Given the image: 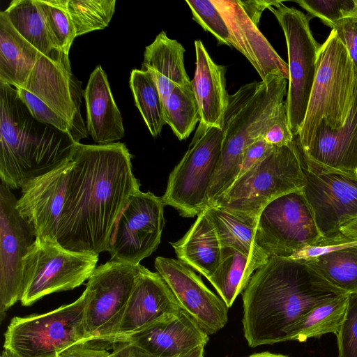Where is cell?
<instances>
[{
  "label": "cell",
  "mask_w": 357,
  "mask_h": 357,
  "mask_svg": "<svg viewBox=\"0 0 357 357\" xmlns=\"http://www.w3.org/2000/svg\"><path fill=\"white\" fill-rule=\"evenodd\" d=\"M72 167L71 160L49 173L26 181L21 187L16 208L33 230L37 240L57 241L58 226Z\"/></svg>",
  "instance_id": "cell-18"
},
{
  "label": "cell",
  "mask_w": 357,
  "mask_h": 357,
  "mask_svg": "<svg viewBox=\"0 0 357 357\" xmlns=\"http://www.w3.org/2000/svg\"><path fill=\"white\" fill-rule=\"evenodd\" d=\"M84 97L88 133L93 141L98 144H107L123 138V119L101 66L91 73Z\"/></svg>",
  "instance_id": "cell-25"
},
{
  "label": "cell",
  "mask_w": 357,
  "mask_h": 357,
  "mask_svg": "<svg viewBox=\"0 0 357 357\" xmlns=\"http://www.w3.org/2000/svg\"><path fill=\"white\" fill-rule=\"evenodd\" d=\"M335 335L337 357H357V294L349 296L346 314Z\"/></svg>",
  "instance_id": "cell-39"
},
{
  "label": "cell",
  "mask_w": 357,
  "mask_h": 357,
  "mask_svg": "<svg viewBox=\"0 0 357 357\" xmlns=\"http://www.w3.org/2000/svg\"><path fill=\"white\" fill-rule=\"evenodd\" d=\"M230 31L234 48L255 68L261 81L278 76L289 80V67L257 26L245 13L238 0H212Z\"/></svg>",
  "instance_id": "cell-20"
},
{
  "label": "cell",
  "mask_w": 357,
  "mask_h": 357,
  "mask_svg": "<svg viewBox=\"0 0 357 357\" xmlns=\"http://www.w3.org/2000/svg\"><path fill=\"white\" fill-rule=\"evenodd\" d=\"M161 197L140 190L133 192L112 227L106 251L110 261L139 264L158 247L165 225Z\"/></svg>",
  "instance_id": "cell-14"
},
{
  "label": "cell",
  "mask_w": 357,
  "mask_h": 357,
  "mask_svg": "<svg viewBox=\"0 0 357 357\" xmlns=\"http://www.w3.org/2000/svg\"><path fill=\"white\" fill-rule=\"evenodd\" d=\"M130 87L135 105L153 137L159 135L165 123L164 103L153 75L144 70L131 71Z\"/></svg>",
  "instance_id": "cell-32"
},
{
  "label": "cell",
  "mask_w": 357,
  "mask_h": 357,
  "mask_svg": "<svg viewBox=\"0 0 357 357\" xmlns=\"http://www.w3.org/2000/svg\"><path fill=\"white\" fill-rule=\"evenodd\" d=\"M41 53L0 13V82L24 88Z\"/></svg>",
  "instance_id": "cell-28"
},
{
  "label": "cell",
  "mask_w": 357,
  "mask_h": 357,
  "mask_svg": "<svg viewBox=\"0 0 357 357\" xmlns=\"http://www.w3.org/2000/svg\"><path fill=\"white\" fill-rule=\"evenodd\" d=\"M208 340V335L182 309L119 341L130 342L158 357H178Z\"/></svg>",
  "instance_id": "cell-21"
},
{
  "label": "cell",
  "mask_w": 357,
  "mask_h": 357,
  "mask_svg": "<svg viewBox=\"0 0 357 357\" xmlns=\"http://www.w3.org/2000/svg\"><path fill=\"white\" fill-rule=\"evenodd\" d=\"M17 90L20 99L35 119L69 135L73 139L72 128L66 120L27 90L22 88H18Z\"/></svg>",
  "instance_id": "cell-40"
},
{
  "label": "cell",
  "mask_w": 357,
  "mask_h": 357,
  "mask_svg": "<svg viewBox=\"0 0 357 357\" xmlns=\"http://www.w3.org/2000/svg\"><path fill=\"white\" fill-rule=\"evenodd\" d=\"M223 132L199 122L188 149L169 174L162 197L165 206L185 218L207 206V195L220 158Z\"/></svg>",
  "instance_id": "cell-8"
},
{
  "label": "cell",
  "mask_w": 357,
  "mask_h": 357,
  "mask_svg": "<svg viewBox=\"0 0 357 357\" xmlns=\"http://www.w3.org/2000/svg\"><path fill=\"white\" fill-rule=\"evenodd\" d=\"M261 267L250 257L231 248H222L221 261L207 280L229 308L247 287L254 271Z\"/></svg>",
  "instance_id": "cell-30"
},
{
  "label": "cell",
  "mask_w": 357,
  "mask_h": 357,
  "mask_svg": "<svg viewBox=\"0 0 357 357\" xmlns=\"http://www.w3.org/2000/svg\"><path fill=\"white\" fill-rule=\"evenodd\" d=\"M248 357H288L282 354H271L269 352H261L258 354H252Z\"/></svg>",
  "instance_id": "cell-49"
},
{
  "label": "cell",
  "mask_w": 357,
  "mask_h": 357,
  "mask_svg": "<svg viewBox=\"0 0 357 357\" xmlns=\"http://www.w3.org/2000/svg\"><path fill=\"white\" fill-rule=\"evenodd\" d=\"M206 209L222 248L235 249L261 266L268 261L270 257L255 242L258 219L239 217L212 205H208Z\"/></svg>",
  "instance_id": "cell-29"
},
{
  "label": "cell",
  "mask_w": 357,
  "mask_h": 357,
  "mask_svg": "<svg viewBox=\"0 0 357 357\" xmlns=\"http://www.w3.org/2000/svg\"><path fill=\"white\" fill-rule=\"evenodd\" d=\"M1 357H18L17 355H15L13 352L11 351L3 349V350L1 352Z\"/></svg>",
  "instance_id": "cell-51"
},
{
  "label": "cell",
  "mask_w": 357,
  "mask_h": 357,
  "mask_svg": "<svg viewBox=\"0 0 357 357\" xmlns=\"http://www.w3.org/2000/svg\"><path fill=\"white\" fill-rule=\"evenodd\" d=\"M78 143L35 119L16 88L0 82V178L8 188L70 162Z\"/></svg>",
  "instance_id": "cell-3"
},
{
  "label": "cell",
  "mask_w": 357,
  "mask_h": 357,
  "mask_svg": "<svg viewBox=\"0 0 357 357\" xmlns=\"http://www.w3.org/2000/svg\"><path fill=\"white\" fill-rule=\"evenodd\" d=\"M115 0H68L67 8L76 36L103 29L115 10Z\"/></svg>",
  "instance_id": "cell-36"
},
{
  "label": "cell",
  "mask_w": 357,
  "mask_h": 357,
  "mask_svg": "<svg viewBox=\"0 0 357 357\" xmlns=\"http://www.w3.org/2000/svg\"><path fill=\"white\" fill-rule=\"evenodd\" d=\"M341 234L344 240L357 241V216L341 228Z\"/></svg>",
  "instance_id": "cell-47"
},
{
  "label": "cell",
  "mask_w": 357,
  "mask_h": 357,
  "mask_svg": "<svg viewBox=\"0 0 357 357\" xmlns=\"http://www.w3.org/2000/svg\"><path fill=\"white\" fill-rule=\"evenodd\" d=\"M181 310L162 276L141 266L119 326L109 344L168 318Z\"/></svg>",
  "instance_id": "cell-19"
},
{
  "label": "cell",
  "mask_w": 357,
  "mask_h": 357,
  "mask_svg": "<svg viewBox=\"0 0 357 357\" xmlns=\"http://www.w3.org/2000/svg\"><path fill=\"white\" fill-rule=\"evenodd\" d=\"M125 144L78 143L72 158L56 240L63 248L99 255L114 223L140 183Z\"/></svg>",
  "instance_id": "cell-1"
},
{
  "label": "cell",
  "mask_w": 357,
  "mask_h": 357,
  "mask_svg": "<svg viewBox=\"0 0 357 357\" xmlns=\"http://www.w3.org/2000/svg\"><path fill=\"white\" fill-rule=\"evenodd\" d=\"M301 154L306 180L302 190L321 241L345 242L341 228L357 216V174L321 166L305 157L301 148Z\"/></svg>",
  "instance_id": "cell-11"
},
{
  "label": "cell",
  "mask_w": 357,
  "mask_h": 357,
  "mask_svg": "<svg viewBox=\"0 0 357 357\" xmlns=\"http://www.w3.org/2000/svg\"><path fill=\"white\" fill-rule=\"evenodd\" d=\"M289 258L304 261L335 295L357 294V241L320 242Z\"/></svg>",
  "instance_id": "cell-22"
},
{
  "label": "cell",
  "mask_w": 357,
  "mask_h": 357,
  "mask_svg": "<svg viewBox=\"0 0 357 357\" xmlns=\"http://www.w3.org/2000/svg\"><path fill=\"white\" fill-rule=\"evenodd\" d=\"M92 342L77 343L60 352L56 357H112L107 349L91 344Z\"/></svg>",
  "instance_id": "cell-44"
},
{
  "label": "cell",
  "mask_w": 357,
  "mask_h": 357,
  "mask_svg": "<svg viewBox=\"0 0 357 357\" xmlns=\"http://www.w3.org/2000/svg\"><path fill=\"white\" fill-rule=\"evenodd\" d=\"M157 272L166 282L181 307L208 335L222 329L228 321L223 300L204 283L201 277L178 259L157 257Z\"/></svg>",
  "instance_id": "cell-17"
},
{
  "label": "cell",
  "mask_w": 357,
  "mask_h": 357,
  "mask_svg": "<svg viewBox=\"0 0 357 357\" xmlns=\"http://www.w3.org/2000/svg\"><path fill=\"white\" fill-rule=\"evenodd\" d=\"M356 92L357 70L336 31L332 29L319 50L307 109L298 135L303 151L311 144L321 121L333 129L343 126Z\"/></svg>",
  "instance_id": "cell-5"
},
{
  "label": "cell",
  "mask_w": 357,
  "mask_h": 357,
  "mask_svg": "<svg viewBox=\"0 0 357 357\" xmlns=\"http://www.w3.org/2000/svg\"><path fill=\"white\" fill-rule=\"evenodd\" d=\"M204 346H199L188 353L178 357H204Z\"/></svg>",
  "instance_id": "cell-48"
},
{
  "label": "cell",
  "mask_w": 357,
  "mask_h": 357,
  "mask_svg": "<svg viewBox=\"0 0 357 357\" xmlns=\"http://www.w3.org/2000/svg\"><path fill=\"white\" fill-rule=\"evenodd\" d=\"M177 258L206 279L218 267L222 247L206 208L178 241L171 243Z\"/></svg>",
  "instance_id": "cell-26"
},
{
  "label": "cell",
  "mask_w": 357,
  "mask_h": 357,
  "mask_svg": "<svg viewBox=\"0 0 357 357\" xmlns=\"http://www.w3.org/2000/svg\"><path fill=\"white\" fill-rule=\"evenodd\" d=\"M163 103L165 123L179 140L188 138L200 121L199 108L192 84L175 87Z\"/></svg>",
  "instance_id": "cell-34"
},
{
  "label": "cell",
  "mask_w": 357,
  "mask_h": 357,
  "mask_svg": "<svg viewBox=\"0 0 357 357\" xmlns=\"http://www.w3.org/2000/svg\"><path fill=\"white\" fill-rule=\"evenodd\" d=\"M185 2L190 8L193 20L210 32L219 44L234 47L229 28L212 0H186Z\"/></svg>",
  "instance_id": "cell-37"
},
{
  "label": "cell",
  "mask_w": 357,
  "mask_h": 357,
  "mask_svg": "<svg viewBox=\"0 0 357 357\" xmlns=\"http://www.w3.org/2000/svg\"><path fill=\"white\" fill-rule=\"evenodd\" d=\"M287 79L273 76L265 82L244 84L229 95L222 128L221 152L208 192V205L235 182L246 148L263 137L287 107Z\"/></svg>",
  "instance_id": "cell-4"
},
{
  "label": "cell",
  "mask_w": 357,
  "mask_h": 357,
  "mask_svg": "<svg viewBox=\"0 0 357 357\" xmlns=\"http://www.w3.org/2000/svg\"><path fill=\"white\" fill-rule=\"evenodd\" d=\"M68 0H35L54 49L68 54L77 37L67 8Z\"/></svg>",
  "instance_id": "cell-35"
},
{
  "label": "cell",
  "mask_w": 357,
  "mask_h": 357,
  "mask_svg": "<svg viewBox=\"0 0 357 357\" xmlns=\"http://www.w3.org/2000/svg\"><path fill=\"white\" fill-rule=\"evenodd\" d=\"M195 70L191 84L199 108V122L222 129L229 98L226 68L215 63L200 40L195 41Z\"/></svg>",
  "instance_id": "cell-24"
},
{
  "label": "cell",
  "mask_w": 357,
  "mask_h": 357,
  "mask_svg": "<svg viewBox=\"0 0 357 357\" xmlns=\"http://www.w3.org/2000/svg\"><path fill=\"white\" fill-rule=\"evenodd\" d=\"M98 261V254L36 239L23 259L22 305L30 306L48 294L80 286L90 278Z\"/></svg>",
  "instance_id": "cell-9"
},
{
  "label": "cell",
  "mask_w": 357,
  "mask_h": 357,
  "mask_svg": "<svg viewBox=\"0 0 357 357\" xmlns=\"http://www.w3.org/2000/svg\"><path fill=\"white\" fill-rule=\"evenodd\" d=\"M349 296H337L312 308L296 327L291 341L305 342L336 334L344 319Z\"/></svg>",
  "instance_id": "cell-31"
},
{
  "label": "cell",
  "mask_w": 357,
  "mask_h": 357,
  "mask_svg": "<svg viewBox=\"0 0 357 357\" xmlns=\"http://www.w3.org/2000/svg\"><path fill=\"white\" fill-rule=\"evenodd\" d=\"M90 340L84 326V298L41 314L15 317L4 333L3 349L18 357H56Z\"/></svg>",
  "instance_id": "cell-7"
},
{
  "label": "cell",
  "mask_w": 357,
  "mask_h": 357,
  "mask_svg": "<svg viewBox=\"0 0 357 357\" xmlns=\"http://www.w3.org/2000/svg\"><path fill=\"white\" fill-rule=\"evenodd\" d=\"M302 151L305 157L321 166L357 174V92L343 126L333 129L321 121L311 144Z\"/></svg>",
  "instance_id": "cell-23"
},
{
  "label": "cell",
  "mask_w": 357,
  "mask_h": 357,
  "mask_svg": "<svg viewBox=\"0 0 357 357\" xmlns=\"http://www.w3.org/2000/svg\"><path fill=\"white\" fill-rule=\"evenodd\" d=\"M184 52L183 45L164 31L145 48L142 70L153 75L163 102L175 87L191 84L185 68Z\"/></svg>",
  "instance_id": "cell-27"
},
{
  "label": "cell",
  "mask_w": 357,
  "mask_h": 357,
  "mask_svg": "<svg viewBox=\"0 0 357 357\" xmlns=\"http://www.w3.org/2000/svg\"><path fill=\"white\" fill-rule=\"evenodd\" d=\"M115 261L96 268L82 293L84 326L90 342L110 343L114 336L141 268Z\"/></svg>",
  "instance_id": "cell-13"
},
{
  "label": "cell",
  "mask_w": 357,
  "mask_h": 357,
  "mask_svg": "<svg viewBox=\"0 0 357 357\" xmlns=\"http://www.w3.org/2000/svg\"><path fill=\"white\" fill-rule=\"evenodd\" d=\"M332 29L336 31L357 70V19L344 17L338 21Z\"/></svg>",
  "instance_id": "cell-42"
},
{
  "label": "cell",
  "mask_w": 357,
  "mask_h": 357,
  "mask_svg": "<svg viewBox=\"0 0 357 357\" xmlns=\"http://www.w3.org/2000/svg\"><path fill=\"white\" fill-rule=\"evenodd\" d=\"M35 95L66 120L73 132V139L80 143L88 130L80 107L84 91L72 73L68 54L57 49L41 54L24 88Z\"/></svg>",
  "instance_id": "cell-15"
},
{
  "label": "cell",
  "mask_w": 357,
  "mask_h": 357,
  "mask_svg": "<svg viewBox=\"0 0 357 357\" xmlns=\"http://www.w3.org/2000/svg\"><path fill=\"white\" fill-rule=\"evenodd\" d=\"M4 13L15 29L42 54L54 49L35 0H14Z\"/></svg>",
  "instance_id": "cell-33"
},
{
  "label": "cell",
  "mask_w": 357,
  "mask_h": 357,
  "mask_svg": "<svg viewBox=\"0 0 357 357\" xmlns=\"http://www.w3.org/2000/svg\"><path fill=\"white\" fill-rule=\"evenodd\" d=\"M241 7L248 15L250 20L257 26L259 24L260 17L263 11L271 7L275 6L281 1H239Z\"/></svg>",
  "instance_id": "cell-45"
},
{
  "label": "cell",
  "mask_w": 357,
  "mask_h": 357,
  "mask_svg": "<svg viewBox=\"0 0 357 357\" xmlns=\"http://www.w3.org/2000/svg\"><path fill=\"white\" fill-rule=\"evenodd\" d=\"M17 198L6 185H0V319L20 301L22 263L36 241L33 230L21 217Z\"/></svg>",
  "instance_id": "cell-16"
},
{
  "label": "cell",
  "mask_w": 357,
  "mask_h": 357,
  "mask_svg": "<svg viewBox=\"0 0 357 357\" xmlns=\"http://www.w3.org/2000/svg\"><path fill=\"white\" fill-rule=\"evenodd\" d=\"M349 17L357 19V0H354V7L347 17Z\"/></svg>",
  "instance_id": "cell-50"
},
{
  "label": "cell",
  "mask_w": 357,
  "mask_h": 357,
  "mask_svg": "<svg viewBox=\"0 0 357 357\" xmlns=\"http://www.w3.org/2000/svg\"><path fill=\"white\" fill-rule=\"evenodd\" d=\"M269 10L276 17L285 36L289 67L286 105L289 124L298 135L306 115L314 84L320 46L310 29V18L282 1Z\"/></svg>",
  "instance_id": "cell-10"
},
{
  "label": "cell",
  "mask_w": 357,
  "mask_h": 357,
  "mask_svg": "<svg viewBox=\"0 0 357 357\" xmlns=\"http://www.w3.org/2000/svg\"><path fill=\"white\" fill-rule=\"evenodd\" d=\"M302 189L273 199L259 215L255 242L269 257H291L323 240Z\"/></svg>",
  "instance_id": "cell-12"
},
{
  "label": "cell",
  "mask_w": 357,
  "mask_h": 357,
  "mask_svg": "<svg viewBox=\"0 0 357 357\" xmlns=\"http://www.w3.org/2000/svg\"><path fill=\"white\" fill-rule=\"evenodd\" d=\"M312 17H317L332 29L340 20L347 17L354 7V0L296 1Z\"/></svg>",
  "instance_id": "cell-38"
},
{
  "label": "cell",
  "mask_w": 357,
  "mask_h": 357,
  "mask_svg": "<svg viewBox=\"0 0 357 357\" xmlns=\"http://www.w3.org/2000/svg\"><path fill=\"white\" fill-rule=\"evenodd\" d=\"M275 147L276 146H273L266 143L263 138L250 144L243 153L241 169L237 178L266 157Z\"/></svg>",
  "instance_id": "cell-43"
},
{
  "label": "cell",
  "mask_w": 357,
  "mask_h": 357,
  "mask_svg": "<svg viewBox=\"0 0 357 357\" xmlns=\"http://www.w3.org/2000/svg\"><path fill=\"white\" fill-rule=\"evenodd\" d=\"M306 183L301 147L296 135L288 145L275 147L211 204L242 218L258 219L271 201Z\"/></svg>",
  "instance_id": "cell-6"
},
{
  "label": "cell",
  "mask_w": 357,
  "mask_h": 357,
  "mask_svg": "<svg viewBox=\"0 0 357 357\" xmlns=\"http://www.w3.org/2000/svg\"><path fill=\"white\" fill-rule=\"evenodd\" d=\"M335 296L304 261L270 257L255 271L243 292V331L248 345L291 341L304 317Z\"/></svg>",
  "instance_id": "cell-2"
},
{
  "label": "cell",
  "mask_w": 357,
  "mask_h": 357,
  "mask_svg": "<svg viewBox=\"0 0 357 357\" xmlns=\"http://www.w3.org/2000/svg\"><path fill=\"white\" fill-rule=\"evenodd\" d=\"M294 137L289 127L286 107L268 127L262 138L268 144L278 147L288 145L294 141Z\"/></svg>",
  "instance_id": "cell-41"
},
{
  "label": "cell",
  "mask_w": 357,
  "mask_h": 357,
  "mask_svg": "<svg viewBox=\"0 0 357 357\" xmlns=\"http://www.w3.org/2000/svg\"><path fill=\"white\" fill-rule=\"evenodd\" d=\"M112 357H158L127 341L111 343Z\"/></svg>",
  "instance_id": "cell-46"
}]
</instances>
